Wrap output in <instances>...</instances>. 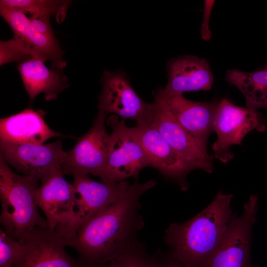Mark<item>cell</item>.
Instances as JSON below:
<instances>
[{
  "label": "cell",
  "instance_id": "1",
  "mask_svg": "<svg viewBox=\"0 0 267 267\" xmlns=\"http://www.w3.org/2000/svg\"><path fill=\"white\" fill-rule=\"evenodd\" d=\"M157 182L137 180L113 203L82 225L75 235L66 240L67 246L79 255L82 267H105L137 241L144 225L140 213L141 196Z\"/></svg>",
  "mask_w": 267,
  "mask_h": 267
},
{
  "label": "cell",
  "instance_id": "2",
  "mask_svg": "<svg viewBox=\"0 0 267 267\" xmlns=\"http://www.w3.org/2000/svg\"><path fill=\"white\" fill-rule=\"evenodd\" d=\"M233 195L220 190L209 205L190 220L165 230L168 253L182 267H202L222 241L233 214Z\"/></svg>",
  "mask_w": 267,
  "mask_h": 267
},
{
  "label": "cell",
  "instance_id": "3",
  "mask_svg": "<svg viewBox=\"0 0 267 267\" xmlns=\"http://www.w3.org/2000/svg\"><path fill=\"white\" fill-rule=\"evenodd\" d=\"M39 180L33 176L14 173L0 157V223L7 234L16 240L36 227H49L38 209L35 192Z\"/></svg>",
  "mask_w": 267,
  "mask_h": 267
},
{
  "label": "cell",
  "instance_id": "4",
  "mask_svg": "<svg viewBox=\"0 0 267 267\" xmlns=\"http://www.w3.org/2000/svg\"><path fill=\"white\" fill-rule=\"evenodd\" d=\"M107 124L111 129V146L99 178L109 183H118L130 178L136 180L140 171L151 167V163L135 127H129L125 120L114 115L109 117Z\"/></svg>",
  "mask_w": 267,
  "mask_h": 267
},
{
  "label": "cell",
  "instance_id": "5",
  "mask_svg": "<svg viewBox=\"0 0 267 267\" xmlns=\"http://www.w3.org/2000/svg\"><path fill=\"white\" fill-rule=\"evenodd\" d=\"M2 18L12 30L14 36L6 41L9 52L15 61L38 58L49 61L52 67L61 70L66 65L63 52L56 38L39 33L28 16L14 8L0 6Z\"/></svg>",
  "mask_w": 267,
  "mask_h": 267
},
{
  "label": "cell",
  "instance_id": "6",
  "mask_svg": "<svg viewBox=\"0 0 267 267\" xmlns=\"http://www.w3.org/2000/svg\"><path fill=\"white\" fill-rule=\"evenodd\" d=\"M258 203V196L251 194L241 215L232 214L222 241L202 267H258L253 265L250 252Z\"/></svg>",
  "mask_w": 267,
  "mask_h": 267
},
{
  "label": "cell",
  "instance_id": "7",
  "mask_svg": "<svg viewBox=\"0 0 267 267\" xmlns=\"http://www.w3.org/2000/svg\"><path fill=\"white\" fill-rule=\"evenodd\" d=\"M267 130L265 118L257 111L238 106L226 98L220 100L215 116L213 132L217 140L211 146L214 158L223 164L234 157L231 146L242 145L244 137L250 132Z\"/></svg>",
  "mask_w": 267,
  "mask_h": 267
},
{
  "label": "cell",
  "instance_id": "8",
  "mask_svg": "<svg viewBox=\"0 0 267 267\" xmlns=\"http://www.w3.org/2000/svg\"><path fill=\"white\" fill-rule=\"evenodd\" d=\"M73 176L75 197L72 214L66 222L55 228L66 240L72 238L87 221L115 202L130 184L126 180L118 183L100 182L87 174Z\"/></svg>",
  "mask_w": 267,
  "mask_h": 267
},
{
  "label": "cell",
  "instance_id": "9",
  "mask_svg": "<svg viewBox=\"0 0 267 267\" xmlns=\"http://www.w3.org/2000/svg\"><path fill=\"white\" fill-rule=\"evenodd\" d=\"M98 109L106 115L134 120L136 125H151L154 104L147 103L135 91L126 74L121 70L105 71L101 79Z\"/></svg>",
  "mask_w": 267,
  "mask_h": 267
},
{
  "label": "cell",
  "instance_id": "10",
  "mask_svg": "<svg viewBox=\"0 0 267 267\" xmlns=\"http://www.w3.org/2000/svg\"><path fill=\"white\" fill-rule=\"evenodd\" d=\"M106 115L98 111L90 129L66 152L61 165L64 175L91 174L99 178L107 162L111 141L104 124Z\"/></svg>",
  "mask_w": 267,
  "mask_h": 267
},
{
  "label": "cell",
  "instance_id": "11",
  "mask_svg": "<svg viewBox=\"0 0 267 267\" xmlns=\"http://www.w3.org/2000/svg\"><path fill=\"white\" fill-rule=\"evenodd\" d=\"M65 154L61 139L47 144L0 140V157L22 175L33 176L41 181L61 169Z\"/></svg>",
  "mask_w": 267,
  "mask_h": 267
},
{
  "label": "cell",
  "instance_id": "12",
  "mask_svg": "<svg viewBox=\"0 0 267 267\" xmlns=\"http://www.w3.org/2000/svg\"><path fill=\"white\" fill-rule=\"evenodd\" d=\"M19 241L22 249L14 267H82L67 253L66 240L55 229L37 226Z\"/></svg>",
  "mask_w": 267,
  "mask_h": 267
},
{
  "label": "cell",
  "instance_id": "13",
  "mask_svg": "<svg viewBox=\"0 0 267 267\" xmlns=\"http://www.w3.org/2000/svg\"><path fill=\"white\" fill-rule=\"evenodd\" d=\"M153 96L154 113L151 125L193 170L201 169L212 173L214 169L213 155L204 151L178 123L156 91Z\"/></svg>",
  "mask_w": 267,
  "mask_h": 267
},
{
  "label": "cell",
  "instance_id": "14",
  "mask_svg": "<svg viewBox=\"0 0 267 267\" xmlns=\"http://www.w3.org/2000/svg\"><path fill=\"white\" fill-rule=\"evenodd\" d=\"M156 91L178 123L204 151L208 152L207 142L213 132L215 116L220 100L194 101L186 99L183 94L168 95L162 88Z\"/></svg>",
  "mask_w": 267,
  "mask_h": 267
},
{
  "label": "cell",
  "instance_id": "15",
  "mask_svg": "<svg viewBox=\"0 0 267 267\" xmlns=\"http://www.w3.org/2000/svg\"><path fill=\"white\" fill-rule=\"evenodd\" d=\"M137 135L151 163L166 178L186 191L189 187L187 176L193 169L173 149L160 133L151 125H136Z\"/></svg>",
  "mask_w": 267,
  "mask_h": 267
},
{
  "label": "cell",
  "instance_id": "16",
  "mask_svg": "<svg viewBox=\"0 0 267 267\" xmlns=\"http://www.w3.org/2000/svg\"><path fill=\"white\" fill-rule=\"evenodd\" d=\"M64 176L61 169L54 171L41 181L35 192L37 206L44 213L51 229L66 222L73 212L75 190Z\"/></svg>",
  "mask_w": 267,
  "mask_h": 267
},
{
  "label": "cell",
  "instance_id": "17",
  "mask_svg": "<svg viewBox=\"0 0 267 267\" xmlns=\"http://www.w3.org/2000/svg\"><path fill=\"white\" fill-rule=\"evenodd\" d=\"M166 70L168 82L163 90L168 95L212 89L214 75L205 58L192 55L180 56L170 60Z\"/></svg>",
  "mask_w": 267,
  "mask_h": 267
},
{
  "label": "cell",
  "instance_id": "18",
  "mask_svg": "<svg viewBox=\"0 0 267 267\" xmlns=\"http://www.w3.org/2000/svg\"><path fill=\"white\" fill-rule=\"evenodd\" d=\"M44 112L27 108L0 120V140L20 143L43 144L53 137L64 136L51 129Z\"/></svg>",
  "mask_w": 267,
  "mask_h": 267
},
{
  "label": "cell",
  "instance_id": "19",
  "mask_svg": "<svg viewBox=\"0 0 267 267\" xmlns=\"http://www.w3.org/2000/svg\"><path fill=\"white\" fill-rule=\"evenodd\" d=\"M44 61L31 58L19 62L18 70L31 101L43 93L47 101L54 100L68 86V78L61 70L48 68Z\"/></svg>",
  "mask_w": 267,
  "mask_h": 267
},
{
  "label": "cell",
  "instance_id": "20",
  "mask_svg": "<svg viewBox=\"0 0 267 267\" xmlns=\"http://www.w3.org/2000/svg\"><path fill=\"white\" fill-rule=\"evenodd\" d=\"M225 80L243 94L246 107L253 110H267V67L251 72L228 70Z\"/></svg>",
  "mask_w": 267,
  "mask_h": 267
},
{
  "label": "cell",
  "instance_id": "21",
  "mask_svg": "<svg viewBox=\"0 0 267 267\" xmlns=\"http://www.w3.org/2000/svg\"><path fill=\"white\" fill-rule=\"evenodd\" d=\"M71 1L53 0H1L0 6L14 8L30 16L50 18L55 16L58 23L65 18Z\"/></svg>",
  "mask_w": 267,
  "mask_h": 267
},
{
  "label": "cell",
  "instance_id": "22",
  "mask_svg": "<svg viewBox=\"0 0 267 267\" xmlns=\"http://www.w3.org/2000/svg\"><path fill=\"white\" fill-rule=\"evenodd\" d=\"M105 267H160L157 254H149L138 240Z\"/></svg>",
  "mask_w": 267,
  "mask_h": 267
},
{
  "label": "cell",
  "instance_id": "23",
  "mask_svg": "<svg viewBox=\"0 0 267 267\" xmlns=\"http://www.w3.org/2000/svg\"><path fill=\"white\" fill-rule=\"evenodd\" d=\"M22 249L20 242L0 229V267H14Z\"/></svg>",
  "mask_w": 267,
  "mask_h": 267
},
{
  "label": "cell",
  "instance_id": "24",
  "mask_svg": "<svg viewBox=\"0 0 267 267\" xmlns=\"http://www.w3.org/2000/svg\"><path fill=\"white\" fill-rule=\"evenodd\" d=\"M215 0H205L203 13V19L201 27V38L205 41H208L211 38L212 33L209 27V20L211 12Z\"/></svg>",
  "mask_w": 267,
  "mask_h": 267
},
{
  "label": "cell",
  "instance_id": "25",
  "mask_svg": "<svg viewBox=\"0 0 267 267\" xmlns=\"http://www.w3.org/2000/svg\"><path fill=\"white\" fill-rule=\"evenodd\" d=\"M28 17L34 28L39 33L51 38H55L50 24V18L33 16H28Z\"/></svg>",
  "mask_w": 267,
  "mask_h": 267
},
{
  "label": "cell",
  "instance_id": "26",
  "mask_svg": "<svg viewBox=\"0 0 267 267\" xmlns=\"http://www.w3.org/2000/svg\"><path fill=\"white\" fill-rule=\"evenodd\" d=\"M160 267H182L175 260H174L168 253V252H163L160 250L156 251Z\"/></svg>",
  "mask_w": 267,
  "mask_h": 267
},
{
  "label": "cell",
  "instance_id": "27",
  "mask_svg": "<svg viewBox=\"0 0 267 267\" xmlns=\"http://www.w3.org/2000/svg\"><path fill=\"white\" fill-rule=\"evenodd\" d=\"M266 66L267 67V65Z\"/></svg>",
  "mask_w": 267,
  "mask_h": 267
}]
</instances>
